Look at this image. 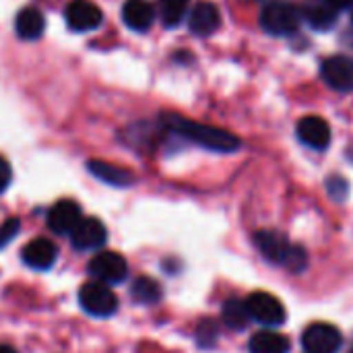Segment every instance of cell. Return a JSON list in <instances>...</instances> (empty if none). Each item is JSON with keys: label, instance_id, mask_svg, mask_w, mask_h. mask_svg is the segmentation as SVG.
<instances>
[{"label": "cell", "instance_id": "obj_1", "mask_svg": "<svg viewBox=\"0 0 353 353\" xmlns=\"http://www.w3.org/2000/svg\"><path fill=\"white\" fill-rule=\"evenodd\" d=\"M163 124L168 130L180 134L182 139L201 145L203 149L215 151V153H234L240 149V139L223 128L201 124L194 120H188L180 114H163Z\"/></svg>", "mask_w": 353, "mask_h": 353}, {"label": "cell", "instance_id": "obj_2", "mask_svg": "<svg viewBox=\"0 0 353 353\" xmlns=\"http://www.w3.org/2000/svg\"><path fill=\"white\" fill-rule=\"evenodd\" d=\"M302 12L288 0H271L261 12V25L271 35H290L298 29Z\"/></svg>", "mask_w": 353, "mask_h": 353}, {"label": "cell", "instance_id": "obj_3", "mask_svg": "<svg viewBox=\"0 0 353 353\" xmlns=\"http://www.w3.org/2000/svg\"><path fill=\"white\" fill-rule=\"evenodd\" d=\"M81 308L95 319H108L118 310L116 294L101 281H89L79 290Z\"/></svg>", "mask_w": 353, "mask_h": 353}, {"label": "cell", "instance_id": "obj_4", "mask_svg": "<svg viewBox=\"0 0 353 353\" xmlns=\"http://www.w3.org/2000/svg\"><path fill=\"white\" fill-rule=\"evenodd\" d=\"M244 304H246L250 321H256V323H261L265 327H271V329L273 327H281L285 323L288 312H285L283 304L275 296H271L267 292L250 294Z\"/></svg>", "mask_w": 353, "mask_h": 353}, {"label": "cell", "instance_id": "obj_5", "mask_svg": "<svg viewBox=\"0 0 353 353\" xmlns=\"http://www.w3.org/2000/svg\"><path fill=\"white\" fill-rule=\"evenodd\" d=\"M343 345V337L337 327L329 323H312L302 335V347L306 353H337Z\"/></svg>", "mask_w": 353, "mask_h": 353}, {"label": "cell", "instance_id": "obj_6", "mask_svg": "<svg viewBox=\"0 0 353 353\" xmlns=\"http://www.w3.org/2000/svg\"><path fill=\"white\" fill-rule=\"evenodd\" d=\"M89 273L101 283H122L128 275V263L118 252H99L89 261Z\"/></svg>", "mask_w": 353, "mask_h": 353}, {"label": "cell", "instance_id": "obj_7", "mask_svg": "<svg viewBox=\"0 0 353 353\" xmlns=\"http://www.w3.org/2000/svg\"><path fill=\"white\" fill-rule=\"evenodd\" d=\"M64 19L66 25L72 31H93L101 25L103 14L97 4L91 0H70L64 8Z\"/></svg>", "mask_w": 353, "mask_h": 353}, {"label": "cell", "instance_id": "obj_8", "mask_svg": "<svg viewBox=\"0 0 353 353\" xmlns=\"http://www.w3.org/2000/svg\"><path fill=\"white\" fill-rule=\"evenodd\" d=\"M254 244L261 250V254L275 265H285L290 252H292V242L285 238V234L277 232V230H261L254 234Z\"/></svg>", "mask_w": 353, "mask_h": 353}, {"label": "cell", "instance_id": "obj_9", "mask_svg": "<svg viewBox=\"0 0 353 353\" xmlns=\"http://www.w3.org/2000/svg\"><path fill=\"white\" fill-rule=\"evenodd\" d=\"M108 230L97 217H83L70 232V242L77 250H97L105 244Z\"/></svg>", "mask_w": 353, "mask_h": 353}, {"label": "cell", "instance_id": "obj_10", "mask_svg": "<svg viewBox=\"0 0 353 353\" xmlns=\"http://www.w3.org/2000/svg\"><path fill=\"white\" fill-rule=\"evenodd\" d=\"M321 74L335 91H353V60L347 56H331L323 62Z\"/></svg>", "mask_w": 353, "mask_h": 353}, {"label": "cell", "instance_id": "obj_11", "mask_svg": "<svg viewBox=\"0 0 353 353\" xmlns=\"http://www.w3.org/2000/svg\"><path fill=\"white\" fill-rule=\"evenodd\" d=\"M298 139L310 147V149H316V151H323L329 147L331 143V126L327 120H323L321 116H306L298 122Z\"/></svg>", "mask_w": 353, "mask_h": 353}, {"label": "cell", "instance_id": "obj_12", "mask_svg": "<svg viewBox=\"0 0 353 353\" xmlns=\"http://www.w3.org/2000/svg\"><path fill=\"white\" fill-rule=\"evenodd\" d=\"M81 219V207L74 201H58L48 213V228L58 236H70Z\"/></svg>", "mask_w": 353, "mask_h": 353}, {"label": "cell", "instance_id": "obj_13", "mask_svg": "<svg viewBox=\"0 0 353 353\" xmlns=\"http://www.w3.org/2000/svg\"><path fill=\"white\" fill-rule=\"evenodd\" d=\"M21 259L23 263L29 267V269H35V271H48L54 267L56 259H58V248L52 240L48 238H37V240H31L23 252H21Z\"/></svg>", "mask_w": 353, "mask_h": 353}, {"label": "cell", "instance_id": "obj_14", "mask_svg": "<svg viewBox=\"0 0 353 353\" xmlns=\"http://www.w3.org/2000/svg\"><path fill=\"white\" fill-rule=\"evenodd\" d=\"M221 25V14L219 8L213 2H199L188 17V27L194 35L199 37H207L211 33H215Z\"/></svg>", "mask_w": 353, "mask_h": 353}, {"label": "cell", "instance_id": "obj_15", "mask_svg": "<svg viewBox=\"0 0 353 353\" xmlns=\"http://www.w3.org/2000/svg\"><path fill=\"white\" fill-rule=\"evenodd\" d=\"M122 19L132 31H147L155 21V8L147 0H126L122 6Z\"/></svg>", "mask_w": 353, "mask_h": 353}, {"label": "cell", "instance_id": "obj_16", "mask_svg": "<svg viewBox=\"0 0 353 353\" xmlns=\"http://www.w3.org/2000/svg\"><path fill=\"white\" fill-rule=\"evenodd\" d=\"M87 168H89V172H91L97 180H101V182H105V184H110V186H116V188H126V186H130V184L134 182L132 172H128V170H124V168H120V165L108 163V161L91 159V161L87 163Z\"/></svg>", "mask_w": 353, "mask_h": 353}, {"label": "cell", "instance_id": "obj_17", "mask_svg": "<svg viewBox=\"0 0 353 353\" xmlns=\"http://www.w3.org/2000/svg\"><path fill=\"white\" fill-rule=\"evenodd\" d=\"M43 29H46V19L41 10L35 6H25L14 19V31L21 39H29V41L37 39L41 37Z\"/></svg>", "mask_w": 353, "mask_h": 353}, {"label": "cell", "instance_id": "obj_18", "mask_svg": "<svg viewBox=\"0 0 353 353\" xmlns=\"http://www.w3.org/2000/svg\"><path fill=\"white\" fill-rule=\"evenodd\" d=\"M304 14V19L314 27V29H321V31H327L335 25L337 21V10L327 4L325 0H310L304 10H300Z\"/></svg>", "mask_w": 353, "mask_h": 353}, {"label": "cell", "instance_id": "obj_19", "mask_svg": "<svg viewBox=\"0 0 353 353\" xmlns=\"http://www.w3.org/2000/svg\"><path fill=\"white\" fill-rule=\"evenodd\" d=\"M248 350L250 353H290V341L281 333L261 331V333L252 335Z\"/></svg>", "mask_w": 353, "mask_h": 353}, {"label": "cell", "instance_id": "obj_20", "mask_svg": "<svg viewBox=\"0 0 353 353\" xmlns=\"http://www.w3.org/2000/svg\"><path fill=\"white\" fill-rule=\"evenodd\" d=\"M130 298L137 302V304H143V306H151V304H157L161 300V288L155 279L151 277H139L134 283H132V290H130Z\"/></svg>", "mask_w": 353, "mask_h": 353}, {"label": "cell", "instance_id": "obj_21", "mask_svg": "<svg viewBox=\"0 0 353 353\" xmlns=\"http://www.w3.org/2000/svg\"><path fill=\"white\" fill-rule=\"evenodd\" d=\"M221 319L225 323V327L234 329V331H242L246 329V325L250 323V316H248V310H246V304L232 298L223 304V310H221Z\"/></svg>", "mask_w": 353, "mask_h": 353}, {"label": "cell", "instance_id": "obj_22", "mask_svg": "<svg viewBox=\"0 0 353 353\" xmlns=\"http://www.w3.org/2000/svg\"><path fill=\"white\" fill-rule=\"evenodd\" d=\"M188 8V0H159V14L165 27H176L182 23Z\"/></svg>", "mask_w": 353, "mask_h": 353}, {"label": "cell", "instance_id": "obj_23", "mask_svg": "<svg viewBox=\"0 0 353 353\" xmlns=\"http://www.w3.org/2000/svg\"><path fill=\"white\" fill-rule=\"evenodd\" d=\"M283 267H285L290 273H302V271L308 267V252H306L302 246L294 244V246H292V252H290V256H288V261H285Z\"/></svg>", "mask_w": 353, "mask_h": 353}, {"label": "cell", "instance_id": "obj_24", "mask_svg": "<svg viewBox=\"0 0 353 353\" xmlns=\"http://www.w3.org/2000/svg\"><path fill=\"white\" fill-rule=\"evenodd\" d=\"M196 341H199V345H203V347H211V345L217 341V327H215V323L205 321V323L199 327V331H196Z\"/></svg>", "mask_w": 353, "mask_h": 353}, {"label": "cell", "instance_id": "obj_25", "mask_svg": "<svg viewBox=\"0 0 353 353\" xmlns=\"http://www.w3.org/2000/svg\"><path fill=\"white\" fill-rule=\"evenodd\" d=\"M327 188H329V194H331L335 201H345V196H347V192H350V184H347L341 176L329 178Z\"/></svg>", "mask_w": 353, "mask_h": 353}, {"label": "cell", "instance_id": "obj_26", "mask_svg": "<svg viewBox=\"0 0 353 353\" xmlns=\"http://www.w3.org/2000/svg\"><path fill=\"white\" fill-rule=\"evenodd\" d=\"M19 230H21V221L19 219H8V221H4L2 225H0V248H4L17 234H19Z\"/></svg>", "mask_w": 353, "mask_h": 353}, {"label": "cell", "instance_id": "obj_27", "mask_svg": "<svg viewBox=\"0 0 353 353\" xmlns=\"http://www.w3.org/2000/svg\"><path fill=\"white\" fill-rule=\"evenodd\" d=\"M10 180H12V170L8 165V161L4 157H0V192H4L8 188Z\"/></svg>", "mask_w": 353, "mask_h": 353}, {"label": "cell", "instance_id": "obj_28", "mask_svg": "<svg viewBox=\"0 0 353 353\" xmlns=\"http://www.w3.org/2000/svg\"><path fill=\"white\" fill-rule=\"evenodd\" d=\"M327 4H331L335 10H343V8H350L353 6V0H325Z\"/></svg>", "mask_w": 353, "mask_h": 353}, {"label": "cell", "instance_id": "obj_29", "mask_svg": "<svg viewBox=\"0 0 353 353\" xmlns=\"http://www.w3.org/2000/svg\"><path fill=\"white\" fill-rule=\"evenodd\" d=\"M0 353H17V350H12L10 345H0Z\"/></svg>", "mask_w": 353, "mask_h": 353}, {"label": "cell", "instance_id": "obj_30", "mask_svg": "<svg viewBox=\"0 0 353 353\" xmlns=\"http://www.w3.org/2000/svg\"><path fill=\"white\" fill-rule=\"evenodd\" d=\"M347 353H353V350H350V352H347Z\"/></svg>", "mask_w": 353, "mask_h": 353}, {"label": "cell", "instance_id": "obj_31", "mask_svg": "<svg viewBox=\"0 0 353 353\" xmlns=\"http://www.w3.org/2000/svg\"><path fill=\"white\" fill-rule=\"evenodd\" d=\"M352 23H353V12H352Z\"/></svg>", "mask_w": 353, "mask_h": 353}]
</instances>
